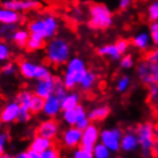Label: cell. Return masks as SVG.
<instances>
[{
    "label": "cell",
    "mask_w": 158,
    "mask_h": 158,
    "mask_svg": "<svg viewBox=\"0 0 158 158\" xmlns=\"http://www.w3.org/2000/svg\"><path fill=\"white\" fill-rule=\"evenodd\" d=\"M99 81V75L92 70H87L78 85V88L84 93H89Z\"/></svg>",
    "instance_id": "ffe728a7"
},
{
    "label": "cell",
    "mask_w": 158,
    "mask_h": 158,
    "mask_svg": "<svg viewBox=\"0 0 158 158\" xmlns=\"http://www.w3.org/2000/svg\"><path fill=\"white\" fill-rule=\"evenodd\" d=\"M147 17L150 22H158V0H152L147 7Z\"/></svg>",
    "instance_id": "1f68e13d"
},
{
    "label": "cell",
    "mask_w": 158,
    "mask_h": 158,
    "mask_svg": "<svg viewBox=\"0 0 158 158\" xmlns=\"http://www.w3.org/2000/svg\"><path fill=\"white\" fill-rule=\"evenodd\" d=\"M62 104H61V98L53 94L48 96L44 101L43 114L47 118H56L60 114H62Z\"/></svg>",
    "instance_id": "9a60e30c"
},
{
    "label": "cell",
    "mask_w": 158,
    "mask_h": 158,
    "mask_svg": "<svg viewBox=\"0 0 158 158\" xmlns=\"http://www.w3.org/2000/svg\"><path fill=\"white\" fill-rule=\"evenodd\" d=\"M32 117L31 111L27 109V108L21 107L20 109V114H19V117H17V122L21 123V124H27V123L30 122V119Z\"/></svg>",
    "instance_id": "8d00e7d4"
},
{
    "label": "cell",
    "mask_w": 158,
    "mask_h": 158,
    "mask_svg": "<svg viewBox=\"0 0 158 158\" xmlns=\"http://www.w3.org/2000/svg\"><path fill=\"white\" fill-rule=\"evenodd\" d=\"M19 71V67L13 62H6L0 67V73L5 77H12Z\"/></svg>",
    "instance_id": "836d02e7"
},
{
    "label": "cell",
    "mask_w": 158,
    "mask_h": 158,
    "mask_svg": "<svg viewBox=\"0 0 158 158\" xmlns=\"http://www.w3.org/2000/svg\"><path fill=\"white\" fill-rule=\"evenodd\" d=\"M45 40L39 39L37 37H33L30 35V38H29L28 43H27V46H25V49L29 52H37L41 49V48L45 47Z\"/></svg>",
    "instance_id": "f1b7e54d"
},
{
    "label": "cell",
    "mask_w": 158,
    "mask_h": 158,
    "mask_svg": "<svg viewBox=\"0 0 158 158\" xmlns=\"http://www.w3.org/2000/svg\"><path fill=\"white\" fill-rule=\"evenodd\" d=\"M131 5H132V0H119L118 7L122 12H124V10H127L131 7Z\"/></svg>",
    "instance_id": "7bdbcfd3"
},
{
    "label": "cell",
    "mask_w": 158,
    "mask_h": 158,
    "mask_svg": "<svg viewBox=\"0 0 158 158\" xmlns=\"http://www.w3.org/2000/svg\"><path fill=\"white\" fill-rule=\"evenodd\" d=\"M24 21L23 15L13 9L6 8L4 6L0 7V24H14L19 25Z\"/></svg>",
    "instance_id": "ac0fdd59"
},
{
    "label": "cell",
    "mask_w": 158,
    "mask_h": 158,
    "mask_svg": "<svg viewBox=\"0 0 158 158\" xmlns=\"http://www.w3.org/2000/svg\"><path fill=\"white\" fill-rule=\"evenodd\" d=\"M139 148V141L136 134L133 128L126 130L123 133L122 141H120V150L125 152H132Z\"/></svg>",
    "instance_id": "e0dca14e"
},
{
    "label": "cell",
    "mask_w": 158,
    "mask_h": 158,
    "mask_svg": "<svg viewBox=\"0 0 158 158\" xmlns=\"http://www.w3.org/2000/svg\"><path fill=\"white\" fill-rule=\"evenodd\" d=\"M110 107L107 106V104H100V106H96L93 109L88 111V118L91 120V123H99L102 122L107 118L108 116L110 115Z\"/></svg>",
    "instance_id": "44dd1931"
},
{
    "label": "cell",
    "mask_w": 158,
    "mask_h": 158,
    "mask_svg": "<svg viewBox=\"0 0 158 158\" xmlns=\"http://www.w3.org/2000/svg\"><path fill=\"white\" fill-rule=\"evenodd\" d=\"M17 29H19V25L0 24V40H12L13 35Z\"/></svg>",
    "instance_id": "4316f807"
},
{
    "label": "cell",
    "mask_w": 158,
    "mask_h": 158,
    "mask_svg": "<svg viewBox=\"0 0 158 158\" xmlns=\"http://www.w3.org/2000/svg\"><path fill=\"white\" fill-rule=\"evenodd\" d=\"M123 130L119 127L106 128L100 132V142L104 144L111 152L120 150V141L123 136Z\"/></svg>",
    "instance_id": "9c48e42d"
},
{
    "label": "cell",
    "mask_w": 158,
    "mask_h": 158,
    "mask_svg": "<svg viewBox=\"0 0 158 158\" xmlns=\"http://www.w3.org/2000/svg\"><path fill=\"white\" fill-rule=\"evenodd\" d=\"M55 143L53 140H49L47 138H44L41 135L36 134L32 138L30 146H29V150L35 151L37 154H43L45 150H47L49 148L54 146Z\"/></svg>",
    "instance_id": "d6986e66"
},
{
    "label": "cell",
    "mask_w": 158,
    "mask_h": 158,
    "mask_svg": "<svg viewBox=\"0 0 158 158\" xmlns=\"http://www.w3.org/2000/svg\"><path fill=\"white\" fill-rule=\"evenodd\" d=\"M100 141V130L99 127L96 126L95 124L91 123L86 128L83 130V135H81V142H80V146L86 148V149H89V150H93L94 148Z\"/></svg>",
    "instance_id": "5bb4252c"
},
{
    "label": "cell",
    "mask_w": 158,
    "mask_h": 158,
    "mask_svg": "<svg viewBox=\"0 0 158 158\" xmlns=\"http://www.w3.org/2000/svg\"><path fill=\"white\" fill-rule=\"evenodd\" d=\"M143 59L148 60L149 62L158 65V47L150 49V51H147L143 55Z\"/></svg>",
    "instance_id": "f35d334b"
},
{
    "label": "cell",
    "mask_w": 158,
    "mask_h": 158,
    "mask_svg": "<svg viewBox=\"0 0 158 158\" xmlns=\"http://www.w3.org/2000/svg\"><path fill=\"white\" fill-rule=\"evenodd\" d=\"M150 107L152 108V111H154L155 116H156V117L158 118V100L155 103H152Z\"/></svg>",
    "instance_id": "f6af8a7d"
},
{
    "label": "cell",
    "mask_w": 158,
    "mask_h": 158,
    "mask_svg": "<svg viewBox=\"0 0 158 158\" xmlns=\"http://www.w3.org/2000/svg\"><path fill=\"white\" fill-rule=\"evenodd\" d=\"M72 158H94V156H93L92 150L80 146L75 149L73 154H72Z\"/></svg>",
    "instance_id": "d590c367"
},
{
    "label": "cell",
    "mask_w": 158,
    "mask_h": 158,
    "mask_svg": "<svg viewBox=\"0 0 158 158\" xmlns=\"http://www.w3.org/2000/svg\"><path fill=\"white\" fill-rule=\"evenodd\" d=\"M12 56V49L5 40H0V64H4L9 61Z\"/></svg>",
    "instance_id": "4dcf8cb0"
},
{
    "label": "cell",
    "mask_w": 158,
    "mask_h": 158,
    "mask_svg": "<svg viewBox=\"0 0 158 158\" xmlns=\"http://www.w3.org/2000/svg\"><path fill=\"white\" fill-rule=\"evenodd\" d=\"M40 155H41V158H61L59 149H57L55 146H53L52 148L45 150L43 154H40Z\"/></svg>",
    "instance_id": "b9f144b4"
},
{
    "label": "cell",
    "mask_w": 158,
    "mask_h": 158,
    "mask_svg": "<svg viewBox=\"0 0 158 158\" xmlns=\"http://www.w3.org/2000/svg\"><path fill=\"white\" fill-rule=\"evenodd\" d=\"M81 135H83V130L78 127L69 126L68 128L61 132L60 134V143L68 149H73L80 147L81 142Z\"/></svg>",
    "instance_id": "30bf717a"
},
{
    "label": "cell",
    "mask_w": 158,
    "mask_h": 158,
    "mask_svg": "<svg viewBox=\"0 0 158 158\" xmlns=\"http://www.w3.org/2000/svg\"><path fill=\"white\" fill-rule=\"evenodd\" d=\"M47 62L53 67H62L71 59V45L63 37H54L45 45Z\"/></svg>",
    "instance_id": "7a4b0ae2"
},
{
    "label": "cell",
    "mask_w": 158,
    "mask_h": 158,
    "mask_svg": "<svg viewBox=\"0 0 158 158\" xmlns=\"http://www.w3.org/2000/svg\"><path fill=\"white\" fill-rule=\"evenodd\" d=\"M136 76L140 83L144 86L150 87L152 85H158V65L142 57L136 65Z\"/></svg>",
    "instance_id": "ba28073f"
},
{
    "label": "cell",
    "mask_w": 158,
    "mask_h": 158,
    "mask_svg": "<svg viewBox=\"0 0 158 158\" xmlns=\"http://www.w3.org/2000/svg\"><path fill=\"white\" fill-rule=\"evenodd\" d=\"M30 38V32L28 29H17L12 37V41L15 46L20 48H25L27 43Z\"/></svg>",
    "instance_id": "d4e9b609"
},
{
    "label": "cell",
    "mask_w": 158,
    "mask_h": 158,
    "mask_svg": "<svg viewBox=\"0 0 158 158\" xmlns=\"http://www.w3.org/2000/svg\"><path fill=\"white\" fill-rule=\"evenodd\" d=\"M28 156H29V158H41V155L37 154V152L31 151V150H28Z\"/></svg>",
    "instance_id": "bcb514c9"
},
{
    "label": "cell",
    "mask_w": 158,
    "mask_h": 158,
    "mask_svg": "<svg viewBox=\"0 0 158 158\" xmlns=\"http://www.w3.org/2000/svg\"><path fill=\"white\" fill-rule=\"evenodd\" d=\"M87 15H88L87 25L92 30L103 31L110 28L114 23V14L104 4L100 2L91 4L88 6Z\"/></svg>",
    "instance_id": "3957f363"
},
{
    "label": "cell",
    "mask_w": 158,
    "mask_h": 158,
    "mask_svg": "<svg viewBox=\"0 0 158 158\" xmlns=\"http://www.w3.org/2000/svg\"><path fill=\"white\" fill-rule=\"evenodd\" d=\"M44 101L45 100L41 99L38 95H33V98L31 100V103L29 106V110L31 111L32 115H38L40 112H43V108H44Z\"/></svg>",
    "instance_id": "f546056e"
},
{
    "label": "cell",
    "mask_w": 158,
    "mask_h": 158,
    "mask_svg": "<svg viewBox=\"0 0 158 158\" xmlns=\"http://www.w3.org/2000/svg\"><path fill=\"white\" fill-rule=\"evenodd\" d=\"M86 71L87 67L83 59L76 56L68 61V63L65 64L63 76L61 77L68 91H73L76 87H78L80 80Z\"/></svg>",
    "instance_id": "277c9868"
},
{
    "label": "cell",
    "mask_w": 158,
    "mask_h": 158,
    "mask_svg": "<svg viewBox=\"0 0 158 158\" xmlns=\"http://www.w3.org/2000/svg\"><path fill=\"white\" fill-rule=\"evenodd\" d=\"M0 158H15L13 155H9V154H2L0 155Z\"/></svg>",
    "instance_id": "c3c4849f"
},
{
    "label": "cell",
    "mask_w": 158,
    "mask_h": 158,
    "mask_svg": "<svg viewBox=\"0 0 158 158\" xmlns=\"http://www.w3.org/2000/svg\"><path fill=\"white\" fill-rule=\"evenodd\" d=\"M92 151H93L94 158H110V156H111V151L101 142L98 143V144L93 148Z\"/></svg>",
    "instance_id": "d6a6232c"
},
{
    "label": "cell",
    "mask_w": 158,
    "mask_h": 158,
    "mask_svg": "<svg viewBox=\"0 0 158 158\" xmlns=\"http://www.w3.org/2000/svg\"><path fill=\"white\" fill-rule=\"evenodd\" d=\"M59 28L60 22L57 16L49 12L44 13L38 17H35L28 24V30L30 35L45 41L56 37Z\"/></svg>",
    "instance_id": "6da1fadb"
},
{
    "label": "cell",
    "mask_w": 158,
    "mask_h": 158,
    "mask_svg": "<svg viewBox=\"0 0 158 158\" xmlns=\"http://www.w3.org/2000/svg\"><path fill=\"white\" fill-rule=\"evenodd\" d=\"M96 53H98L100 56L109 57V59L114 60V61H118L123 56L122 54H120V52L118 51L116 44H107V45L100 46V47L98 48Z\"/></svg>",
    "instance_id": "7402d4cb"
},
{
    "label": "cell",
    "mask_w": 158,
    "mask_h": 158,
    "mask_svg": "<svg viewBox=\"0 0 158 158\" xmlns=\"http://www.w3.org/2000/svg\"><path fill=\"white\" fill-rule=\"evenodd\" d=\"M149 31H150L149 35L151 38V43L154 44L156 47H158V22H151Z\"/></svg>",
    "instance_id": "74e56055"
},
{
    "label": "cell",
    "mask_w": 158,
    "mask_h": 158,
    "mask_svg": "<svg viewBox=\"0 0 158 158\" xmlns=\"http://www.w3.org/2000/svg\"><path fill=\"white\" fill-rule=\"evenodd\" d=\"M17 67H19V72L22 75V77L30 80H41L53 76L47 65L36 63L27 59L20 60Z\"/></svg>",
    "instance_id": "8992f818"
},
{
    "label": "cell",
    "mask_w": 158,
    "mask_h": 158,
    "mask_svg": "<svg viewBox=\"0 0 158 158\" xmlns=\"http://www.w3.org/2000/svg\"><path fill=\"white\" fill-rule=\"evenodd\" d=\"M54 91H55V76H52L49 78L37 80L32 92L45 100L47 99L48 96L54 94Z\"/></svg>",
    "instance_id": "2e32d148"
},
{
    "label": "cell",
    "mask_w": 158,
    "mask_h": 158,
    "mask_svg": "<svg viewBox=\"0 0 158 158\" xmlns=\"http://www.w3.org/2000/svg\"><path fill=\"white\" fill-rule=\"evenodd\" d=\"M36 134L55 141L61 134L60 123L55 118H47L39 123L36 128Z\"/></svg>",
    "instance_id": "8fae6325"
},
{
    "label": "cell",
    "mask_w": 158,
    "mask_h": 158,
    "mask_svg": "<svg viewBox=\"0 0 158 158\" xmlns=\"http://www.w3.org/2000/svg\"><path fill=\"white\" fill-rule=\"evenodd\" d=\"M119 63H120V67L123 69H131L134 65V59L130 54H125V55H123L120 57V62Z\"/></svg>",
    "instance_id": "ab89813d"
},
{
    "label": "cell",
    "mask_w": 158,
    "mask_h": 158,
    "mask_svg": "<svg viewBox=\"0 0 158 158\" xmlns=\"http://www.w3.org/2000/svg\"><path fill=\"white\" fill-rule=\"evenodd\" d=\"M115 44L122 55H125V54H126V52L128 51L130 45H131V43L127 39H118Z\"/></svg>",
    "instance_id": "60d3db41"
},
{
    "label": "cell",
    "mask_w": 158,
    "mask_h": 158,
    "mask_svg": "<svg viewBox=\"0 0 158 158\" xmlns=\"http://www.w3.org/2000/svg\"><path fill=\"white\" fill-rule=\"evenodd\" d=\"M61 104H62V110H69L77 107L78 104H80V94L75 91L68 92L61 99Z\"/></svg>",
    "instance_id": "603a6c76"
},
{
    "label": "cell",
    "mask_w": 158,
    "mask_h": 158,
    "mask_svg": "<svg viewBox=\"0 0 158 158\" xmlns=\"http://www.w3.org/2000/svg\"><path fill=\"white\" fill-rule=\"evenodd\" d=\"M9 141H10V133L7 128H5L4 125H1L0 126V155L6 154Z\"/></svg>",
    "instance_id": "83f0119b"
},
{
    "label": "cell",
    "mask_w": 158,
    "mask_h": 158,
    "mask_svg": "<svg viewBox=\"0 0 158 158\" xmlns=\"http://www.w3.org/2000/svg\"><path fill=\"white\" fill-rule=\"evenodd\" d=\"M15 158H29L28 156V150L25 151H21V152H19V154H16L15 156H14Z\"/></svg>",
    "instance_id": "ee69618b"
},
{
    "label": "cell",
    "mask_w": 158,
    "mask_h": 158,
    "mask_svg": "<svg viewBox=\"0 0 158 158\" xmlns=\"http://www.w3.org/2000/svg\"><path fill=\"white\" fill-rule=\"evenodd\" d=\"M155 139H156V142L158 143V118L157 122L155 123Z\"/></svg>",
    "instance_id": "7dc6e473"
},
{
    "label": "cell",
    "mask_w": 158,
    "mask_h": 158,
    "mask_svg": "<svg viewBox=\"0 0 158 158\" xmlns=\"http://www.w3.org/2000/svg\"><path fill=\"white\" fill-rule=\"evenodd\" d=\"M150 43H151L150 35L147 33V32H140L136 36L133 37V39H132V45L135 48H138L139 51H142V52L148 51V48L150 46Z\"/></svg>",
    "instance_id": "cb8c5ba5"
},
{
    "label": "cell",
    "mask_w": 158,
    "mask_h": 158,
    "mask_svg": "<svg viewBox=\"0 0 158 158\" xmlns=\"http://www.w3.org/2000/svg\"><path fill=\"white\" fill-rule=\"evenodd\" d=\"M119 158H122V157H119Z\"/></svg>",
    "instance_id": "f907efd6"
},
{
    "label": "cell",
    "mask_w": 158,
    "mask_h": 158,
    "mask_svg": "<svg viewBox=\"0 0 158 158\" xmlns=\"http://www.w3.org/2000/svg\"><path fill=\"white\" fill-rule=\"evenodd\" d=\"M1 6L22 14L39 9L41 7V2L39 0H4Z\"/></svg>",
    "instance_id": "4fadbf2b"
},
{
    "label": "cell",
    "mask_w": 158,
    "mask_h": 158,
    "mask_svg": "<svg viewBox=\"0 0 158 158\" xmlns=\"http://www.w3.org/2000/svg\"><path fill=\"white\" fill-rule=\"evenodd\" d=\"M0 109H1V107H0Z\"/></svg>",
    "instance_id": "681fc988"
},
{
    "label": "cell",
    "mask_w": 158,
    "mask_h": 158,
    "mask_svg": "<svg viewBox=\"0 0 158 158\" xmlns=\"http://www.w3.org/2000/svg\"><path fill=\"white\" fill-rule=\"evenodd\" d=\"M21 106L16 100L8 101L0 109V124L1 125H9L17 122V117L20 114Z\"/></svg>",
    "instance_id": "7c38bea8"
},
{
    "label": "cell",
    "mask_w": 158,
    "mask_h": 158,
    "mask_svg": "<svg viewBox=\"0 0 158 158\" xmlns=\"http://www.w3.org/2000/svg\"><path fill=\"white\" fill-rule=\"evenodd\" d=\"M33 95H35V93L32 91L22 89V91H20L17 93L15 100L20 103L21 107L29 109V106H30V103H31V100H32V98H33Z\"/></svg>",
    "instance_id": "484cf974"
},
{
    "label": "cell",
    "mask_w": 158,
    "mask_h": 158,
    "mask_svg": "<svg viewBox=\"0 0 158 158\" xmlns=\"http://www.w3.org/2000/svg\"><path fill=\"white\" fill-rule=\"evenodd\" d=\"M62 120L69 126L78 127L80 130L86 128L91 124L86 109L81 104H78L77 107L69 110L62 111Z\"/></svg>",
    "instance_id": "52a82bcc"
},
{
    "label": "cell",
    "mask_w": 158,
    "mask_h": 158,
    "mask_svg": "<svg viewBox=\"0 0 158 158\" xmlns=\"http://www.w3.org/2000/svg\"><path fill=\"white\" fill-rule=\"evenodd\" d=\"M139 141V147L141 149L144 158H152V150L156 144L155 139V123L143 122L133 127Z\"/></svg>",
    "instance_id": "5b68a950"
},
{
    "label": "cell",
    "mask_w": 158,
    "mask_h": 158,
    "mask_svg": "<svg viewBox=\"0 0 158 158\" xmlns=\"http://www.w3.org/2000/svg\"><path fill=\"white\" fill-rule=\"evenodd\" d=\"M131 77L130 76H122L120 78L117 80V84H116V88L119 93H125V92L128 91V88L131 87Z\"/></svg>",
    "instance_id": "e575fe53"
}]
</instances>
